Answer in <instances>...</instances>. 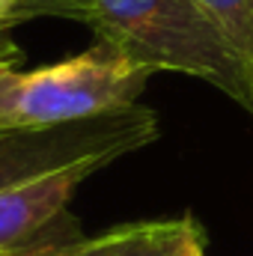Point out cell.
Returning <instances> with one entry per match:
<instances>
[{"instance_id": "cell-1", "label": "cell", "mask_w": 253, "mask_h": 256, "mask_svg": "<svg viewBox=\"0 0 253 256\" xmlns=\"http://www.w3.org/2000/svg\"><path fill=\"white\" fill-rule=\"evenodd\" d=\"M45 15L86 24L149 72L206 80L253 114L250 66L194 0H21L15 24Z\"/></svg>"}, {"instance_id": "cell-2", "label": "cell", "mask_w": 253, "mask_h": 256, "mask_svg": "<svg viewBox=\"0 0 253 256\" xmlns=\"http://www.w3.org/2000/svg\"><path fill=\"white\" fill-rule=\"evenodd\" d=\"M152 72L114 45L39 68L0 72V126L48 128L134 108Z\"/></svg>"}, {"instance_id": "cell-3", "label": "cell", "mask_w": 253, "mask_h": 256, "mask_svg": "<svg viewBox=\"0 0 253 256\" xmlns=\"http://www.w3.org/2000/svg\"><path fill=\"white\" fill-rule=\"evenodd\" d=\"M122 149L80 155L57 170L0 191V256H33L45 248V236L60 220L74 191L98 170L122 158Z\"/></svg>"}, {"instance_id": "cell-4", "label": "cell", "mask_w": 253, "mask_h": 256, "mask_svg": "<svg viewBox=\"0 0 253 256\" xmlns=\"http://www.w3.org/2000/svg\"><path fill=\"white\" fill-rule=\"evenodd\" d=\"M202 254V230L194 218L140 220L86 236L78 242H57L33 256H196Z\"/></svg>"}, {"instance_id": "cell-5", "label": "cell", "mask_w": 253, "mask_h": 256, "mask_svg": "<svg viewBox=\"0 0 253 256\" xmlns=\"http://www.w3.org/2000/svg\"><path fill=\"white\" fill-rule=\"evenodd\" d=\"M248 60L253 72V0H194Z\"/></svg>"}, {"instance_id": "cell-6", "label": "cell", "mask_w": 253, "mask_h": 256, "mask_svg": "<svg viewBox=\"0 0 253 256\" xmlns=\"http://www.w3.org/2000/svg\"><path fill=\"white\" fill-rule=\"evenodd\" d=\"M18 63H21V51L15 48V42L6 33H0V72L18 68Z\"/></svg>"}, {"instance_id": "cell-7", "label": "cell", "mask_w": 253, "mask_h": 256, "mask_svg": "<svg viewBox=\"0 0 253 256\" xmlns=\"http://www.w3.org/2000/svg\"><path fill=\"white\" fill-rule=\"evenodd\" d=\"M18 3H21V0H0V33H6L9 27H15Z\"/></svg>"}, {"instance_id": "cell-8", "label": "cell", "mask_w": 253, "mask_h": 256, "mask_svg": "<svg viewBox=\"0 0 253 256\" xmlns=\"http://www.w3.org/2000/svg\"><path fill=\"white\" fill-rule=\"evenodd\" d=\"M196 256H206V250H202V254H196Z\"/></svg>"}]
</instances>
